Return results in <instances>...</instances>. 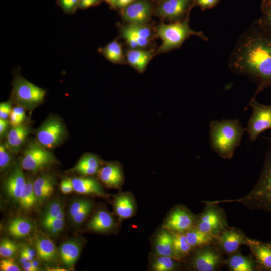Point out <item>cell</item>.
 <instances>
[{
    "instance_id": "obj_1",
    "label": "cell",
    "mask_w": 271,
    "mask_h": 271,
    "mask_svg": "<svg viewBox=\"0 0 271 271\" xmlns=\"http://www.w3.org/2000/svg\"><path fill=\"white\" fill-rule=\"evenodd\" d=\"M230 70L257 85L253 98L271 87V35L257 20L238 39L228 61Z\"/></svg>"
},
{
    "instance_id": "obj_2",
    "label": "cell",
    "mask_w": 271,
    "mask_h": 271,
    "mask_svg": "<svg viewBox=\"0 0 271 271\" xmlns=\"http://www.w3.org/2000/svg\"><path fill=\"white\" fill-rule=\"evenodd\" d=\"M209 127V142L212 150L223 158H231L246 128L242 127L238 119L212 120Z\"/></svg>"
},
{
    "instance_id": "obj_3",
    "label": "cell",
    "mask_w": 271,
    "mask_h": 271,
    "mask_svg": "<svg viewBox=\"0 0 271 271\" xmlns=\"http://www.w3.org/2000/svg\"><path fill=\"white\" fill-rule=\"evenodd\" d=\"M266 139L268 148L260 175L252 190L244 196L236 199L213 201L211 203H239L250 209L271 213V136Z\"/></svg>"
},
{
    "instance_id": "obj_4",
    "label": "cell",
    "mask_w": 271,
    "mask_h": 271,
    "mask_svg": "<svg viewBox=\"0 0 271 271\" xmlns=\"http://www.w3.org/2000/svg\"><path fill=\"white\" fill-rule=\"evenodd\" d=\"M157 33L162 40L159 52L168 51L178 48L191 35H196L204 40L208 38L201 32L191 29L188 19L175 22L173 23L160 24Z\"/></svg>"
},
{
    "instance_id": "obj_5",
    "label": "cell",
    "mask_w": 271,
    "mask_h": 271,
    "mask_svg": "<svg viewBox=\"0 0 271 271\" xmlns=\"http://www.w3.org/2000/svg\"><path fill=\"white\" fill-rule=\"evenodd\" d=\"M12 97L19 106L31 110L42 102L45 89L26 80L19 73L15 74L12 83Z\"/></svg>"
},
{
    "instance_id": "obj_6",
    "label": "cell",
    "mask_w": 271,
    "mask_h": 271,
    "mask_svg": "<svg viewBox=\"0 0 271 271\" xmlns=\"http://www.w3.org/2000/svg\"><path fill=\"white\" fill-rule=\"evenodd\" d=\"M206 207L197 216L194 227L200 231L217 238L228 227L225 214L216 204L204 202Z\"/></svg>"
},
{
    "instance_id": "obj_7",
    "label": "cell",
    "mask_w": 271,
    "mask_h": 271,
    "mask_svg": "<svg viewBox=\"0 0 271 271\" xmlns=\"http://www.w3.org/2000/svg\"><path fill=\"white\" fill-rule=\"evenodd\" d=\"M56 162L54 155L38 143H29L21 160L22 168L36 172L47 168Z\"/></svg>"
},
{
    "instance_id": "obj_8",
    "label": "cell",
    "mask_w": 271,
    "mask_h": 271,
    "mask_svg": "<svg viewBox=\"0 0 271 271\" xmlns=\"http://www.w3.org/2000/svg\"><path fill=\"white\" fill-rule=\"evenodd\" d=\"M249 105L252 113L248 121L246 131L250 140L254 141L264 131L271 129V105L260 103L253 97Z\"/></svg>"
},
{
    "instance_id": "obj_9",
    "label": "cell",
    "mask_w": 271,
    "mask_h": 271,
    "mask_svg": "<svg viewBox=\"0 0 271 271\" xmlns=\"http://www.w3.org/2000/svg\"><path fill=\"white\" fill-rule=\"evenodd\" d=\"M66 135L65 128L58 118L51 116L36 131L38 143L46 149H52L61 143Z\"/></svg>"
},
{
    "instance_id": "obj_10",
    "label": "cell",
    "mask_w": 271,
    "mask_h": 271,
    "mask_svg": "<svg viewBox=\"0 0 271 271\" xmlns=\"http://www.w3.org/2000/svg\"><path fill=\"white\" fill-rule=\"evenodd\" d=\"M213 244L197 248L191 261L193 269L197 271H214L224 263L220 249Z\"/></svg>"
},
{
    "instance_id": "obj_11",
    "label": "cell",
    "mask_w": 271,
    "mask_h": 271,
    "mask_svg": "<svg viewBox=\"0 0 271 271\" xmlns=\"http://www.w3.org/2000/svg\"><path fill=\"white\" fill-rule=\"evenodd\" d=\"M197 218L187 208L178 206L168 215L163 227L170 232L185 233L194 227Z\"/></svg>"
},
{
    "instance_id": "obj_12",
    "label": "cell",
    "mask_w": 271,
    "mask_h": 271,
    "mask_svg": "<svg viewBox=\"0 0 271 271\" xmlns=\"http://www.w3.org/2000/svg\"><path fill=\"white\" fill-rule=\"evenodd\" d=\"M247 238L240 230L227 227L217 238L216 243L229 255L238 251L241 245H246Z\"/></svg>"
},
{
    "instance_id": "obj_13",
    "label": "cell",
    "mask_w": 271,
    "mask_h": 271,
    "mask_svg": "<svg viewBox=\"0 0 271 271\" xmlns=\"http://www.w3.org/2000/svg\"><path fill=\"white\" fill-rule=\"evenodd\" d=\"M194 0H164L157 9L158 14L164 19L175 22L182 21Z\"/></svg>"
},
{
    "instance_id": "obj_14",
    "label": "cell",
    "mask_w": 271,
    "mask_h": 271,
    "mask_svg": "<svg viewBox=\"0 0 271 271\" xmlns=\"http://www.w3.org/2000/svg\"><path fill=\"white\" fill-rule=\"evenodd\" d=\"M246 245L254 257L257 270L271 271V243L247 238Z\"/></svg>"
},
{
    "instance_id": "obj_15",
    "label": "cell",
    "mask_w": 271,
    "mask_h": 271,
    "mask_svg": "<svg viewBox=\"0 0 271 271\" xmlns=\"http://www.w3.org/2000/svg\"><path fill=\"white\" fill-rule=\"evenodd\" d=\"M97 175L103 183L114 189L120 188L124 180L122 167L117 162L109 163L101 166Z\"/></svg>"
},
{
    "instance_id": "obj_16",
    "label": "cell",
    "mask_w": 271,
    "mask_h": 271,
    "mask_svg": "<svg viewBox=\"0 0 271 271\" xmlns=\"http://www.w3.org/2000/svg\"><path fill=\"white\" fill-rule=\"evenodd\" d=\"M151 5L146 0H139L125 8L124 19L131 24L143 25L149 19Z\"/></svg>"
},
{
    "instance_id": "obj_17",
    "label": "cell",
    "mask_w": 271,
    "mask_h": 271,
    "mask_svg": "<svg viewBox=\"0 0 271 271\" xmlns=\"http://www.w3.org/2000/svg\"><path fill=\"white\" fill-rule=\"evenodd\" d=\"M22 167L16 165L6 178L4 187L10 198L19 202L26 180Z\"/></svg>"
},
{
    "instance_id": "obj_18",
    "label": "cell",
    "mask_w": 271,
    "mask_h": 271,
    "mask_svg": "<svg viewBox=\"0 0 271 271\" xmlns=\"http://www.w3.org/2000/svg\"><path fill=\"white\" fill-rule=\"evenodd\" d=\"M70 179L74 190L79 194L107 197L99 183L94 178L75 177Z\"/></svg>"
},
{
    "instance_id": "obj_19",
    "label": "cell",
    "mask_w": 271,
    "mask_h": 271,
    "mask_svg": "<svg viewBox=\"0 0 271 271\" xmlns=\"http://www.w3.org/2000/svg\"><path fill=\"white\" fill-rule=\"evenodd\" d=\"M30 131V127L26 124L12 126L6 136V146L11 152H18Z\"/></svg>"
},
{
    "instance_id": "obj_20",
    "label": "cell",
    "mask_w": 271,
    "mask_h": 271,
    "mask_svg": "<svg viewBox=\"0 0 271 271\" xmlns=\"http://www.w3.org/2000/svg\"><path fill=\"white\" fill-rule=\"evenodd\" d=\"M116 214L120 220L132 217L136 212V203L131 194L124 193L118 195L114 200Z\"/></svg>"
},
{
    "instance_id": "obj_21",
    "label": "cell",
    "mask_w": 271,
    "mask_h": 271,
    "mask_svg": "<svg viewBox=\"0 0 271 271\" xmlns=\"http://www.w3.org/2000/svg\"><path fill=\"white\" fill-rule=\"evenodd\" d=\"M101 166V161L97 156L86 154L80 158L72 171L84 176H92L97 174Z\"/></svg>"
},
{
    "instance_id": "obj_22",
    "label": "cell",
    "mask_w": 271,
    "mask_h": 271,
    "mask_svg": "<svg viewBox=\"0 0 271 271\" xmlns=\"http://www.w3.org/2000/svg\"><path fill=\"white\" fill-rule=\"evenodd\" d=\"M55 180L49 174H42L33 182L34 192L38 202L42 204L54 191Z\"/></svg>"
},
{
    "instance_id": "obj_23",
    "label": "cell",
    "mask_w": 271,
    "mask_h": 271,
    "mask_svg": "<svg viewBox=\"0 0 271 271\" xmlns=\"http://www.w3.org/2000/svg\"><path fill=\"white\" fill-rule=\"evenodd\" d=\"M81 246L75 239H70L63 242L59 248V253L62 262L68 268L72 267L78 259Z\"/></svg>"
},
{
    "instance_id": "obj_24",
    "label": "cell",
    "mask_w": 271,
    "mask_h": 271,
    "mask_svg": "<svg viewBox=\"0 0 271 271\" xmlns=\"http://www.w3.org/2000/svg\"><path fill=\"white\" fill-rule=\"evenodd\" d=\"M115 226V221L109 212L101 209L96 212L88 223V228L97 232H106Z\"/></svg>"
},
{
    "instance_id": "obj_25",
    "label": "cell",
    "mask_w": 271,
    "mask_h": 271,
    "mask_svg": "<svg viewBox=\"0 0 271 271\" xmlns=\"http://www.w3.org/2000/svg\"><path fill=\"white\" fill-rule=\"evenodd\" d=\"M226 261L231 271H254L257 270L256 264L252 257L245 256L237 251L230 255Z\"/></svg>"
},
{
    "instance_id": "obj_26",
    "label": "cell",
    "mask_w": 271,
    "mask_h": 271,
    "mask_svg": "<svg viewBox=\"0 0 271 271\" xmlns=\"http://www.w3.org/2000/svg\"><path fill=\"white\" fill-rule=\"evenodd\" d=\"M154 249L156 255L168 256L176 260L170 231L164 229L158 234L155 239Z\"/></svg>"
},
{
    "instance_id": "obj_27",
    "label": "cell",
    "mask_w": 271,
    "mask_h": 271,
    "mask_svg": "<svg viewBox=\"0 0 271 271\" xmlns=\"http://www.w3.org/2000/svg\"><path fill=\"white\" fill-rule=\"evenodd\" d=\"M35 246L39 257L43 261L52 262L57 258L58 253L55 245L48 237L40 236L38 238Z\"/></svg>"
},
{
    "instance_id": "obj_28",
    "label": "cell",
    "mask_w": 271,
    "mask_h": 271,
    "mask_svg": "<svg viewBox=\"0 0 271 271\" xmlns=\"http://www.w3.org/2000/svg\"><path fill=\"white\" fill-rule=\"evenodd\" d=\"M171 233L175 259L178 261L189 255L193 248L188 242L185 233Z\"/></svg>"
},
{
    "instance_id": "obj_29",
    "label": "cell",
    "mask_w": 271,
    "mask_h": 271,
    "mask_svg": "<svg viewBox=\"0 0 271 271\" xmlns=\"http://www.w3.org/2000/svg\"><path fill=\"white\" fill-rule=\"evenodd\" d=\"M186 239L193 248H197L217 242V238L204 233L195 227L185 232Z\"/></svg>"
},
{
    "instance_id": "obj_30",
    "label": "cell",
    "mask_w": 271,
    "mask_h": 271,
    "mask_svg": "<svg viewBox=\"0 0 271 271\" xmlns=\"http://www.w3.org/2000/svg\"><path fill=\"white\" fill-rule=\"evenodd\" d=\"M33 229V224L29 220L23 218H16L10 222L9 233L16 238H24L28 236Z\"/></svg>"
},
{
    "instance_id": "obj_31",
    "label": "cell",
    "mask_w": 271,
    "mask_h": 271,
    "mask_svg": "<svg viewBox=\"0 0 271 271\" xmlns=\"http://www.w3.org/2000/svg\"><path fill=\"white\" fill-rule=\"evenodd\" d=\"M129 64L139 72H143L151 58L150 52L138 49L130 50L127 54Z\"/></svg>"
},
{
    "instance_id": "obj_32",
    "label": "cell",
    "mask_w": 271,
    "mask_h": 271,
    "mask_svg": "<svg viewBox=\"0 0 271 271\" xmlns=\"http://www.w3.org/2000/svg\"><path fill=\"white\" fill-rule=\"evenodd\" d=\"M38 202L33 187V182L28 180L20 195L19 203L22 209L25 211L31 210Z\"/></svg>"
},
{
    "instance_id": "obj_33",
    "label": "cell",
    "mask_w": 271,
    "mask_h": 271,
    "mask_svg": "<svg viewBox=\"0 0 271 271\" xmlns=\"http://www.w3.org/2000/svg\"><path fill=\"white\" fill-rule=\"evenodd\" d=\"M134 38L139 47L147 46L151 35L150 30L143 25L130 24L124 28Z\"/></svg>"
},
{
    "instance_id": "obj_34",
    "label": "cell",
    "mask_w": 271,
    "mask_h": 271,
    "mask_svg": "<svg viewBox=\"0 0 271 271\" xmlns=\"http://www.w3.org/2000/svg\"><path fill=\"white\" fill-rule=\"evenodd\" d=\"M99 51L109 61L113 63L122 62L123 59L122 49L121 44L116 40H113Z\"/></svg>"
},
{
    "instance_id": "obj_35",
    "label": "cell",
    "mask_w": 271,
    "mask_h": 271,
    "mask_svg": "<svg viewBox=\"0 0 271 271\" xmlns=\"http://www.w3.org/2000/svg\"><path fill=\"white\" fill-rule=\"evenodd\" d=\"M177 260L168 256L156 255L152 263L154 271H172L177 267Z\"/></svg>"
},
{
    "instance_id": "obj_36",
    "label": "cell",
    "mask_w": 271,
    "mask_h": 271,
    "mask_svg": "<svg viewBox=\"0 0 271 271\" xmlns=\"http://www.w3.org/2000/svg\"><path fill=\"white\" fill-rule=\"evenodd\" d=\"M63 210L62 204L58 201H53L46 207L42 219V225L44 227L51 220L57 218Z\"/></svg>"
},
{
    "instance_id": "obj_37",
    "label": "cell",
    "mask_w": 271,
    "mask_h": 271,
    "mask_svg": "<svg viewBox=\"0 0 271 271\" xmlns=\"http://www.w3.org/2000/svg\"><path fill=\"white\" fill-rule=\"evenodd\" d=\"M261 17L258 20L263 28L271 35V0H262Z\"/></svg>"
},
{
    "instance_id": "obj_38",
    "label": "cell",
    "mask_w": 271,
    "mask_h": 271,
    "mask_svg": "<svg viewBox=\"0 0 271 271\" xmlns=\"http://www.w3.org/2000/svg\"><path fill=\"white\" fill-rule=\"evenodd\" d=\"M64 226V214L63 210L61 211L59 216L51 220L44 227L51 234L56 235L60 232Z\"/></svg>"
},
{
    "instance_id": "obj_39",
    "label": "cell",
    "mask_w": 271,
    "mask_h": 271,
    "mask_svg": "<svg viewBox=\"0 0 271 271\" xmlns=\"http://www.w3.org/2000/svg\"><path fill=\"white\" fill-rule=\"evenodd\" d=\"M25 119L26 114L24 108L18 105L12 108L9 116L10 123L12 126L22 124Z\"/></svg>"
},
{
    "instance_id": "obj_40",
    "label": "cell",
    "mask_w": 271,
    "mask_h": 271,
    "mask_svg": "<svg viewBox=\"0 0 271 271\" xmlns=\"http://www.w3.org/2000/svg\"><path fill=\"white\" fill-rule=\"evenodd\" d=\"M18 246L16 243L8 239H3L0 244V255L1 257L9 258L17 251Z\"/></svg>"
},
{
    "instance_id": "obj_41",
    "label": "cell",
    "mask_w": 271,
    "mask_h": 271,
    "mask_svg": "<svg viewBox=\"0 0 271 271\" xmlns=\"http://www.w3.org/2000/svg\"><path fill=\"white\" fill-rule=\"evenodd\" d=\"M10 151L5 144L1 142L0 144V169L1 172L6 170L11 165L12 157Z\"/></svg>"
},
{
    "instance_id": "obj_42",
    "label": "cell",
    "mask_w": 271,
    "mask_h": 271,
    "mask_svg": "<svg viewBox=\"0 0 271 271\" xmlns=\"http://www.w3.org/2000/svg\"><path fill=\"white\" fill-rule=\"evenodd\" d=\"M91 201L86 199H78L72 202L69 209V215L72 219L83 209Z\"/></svg>"
},
{
    "instance_id": "obj_43",
    "label": "cell",
    "mask_w": 271,
    "mask_h": 271,
    "mask_svg": "<svg viewBox=\"0 0 271 271\" xmlns=\"http://www.w3.org/2000/svg\"><path fill=\"white\" fill-rule=\"evenodd\" d=\"M80 0H58V4L66 14H73L79 9Z\"/></svg>"
},
{
    "instance_id": "obj_44",
    "label": "cell",
    "mask_w": 271,
    "mask_h": 271,
    "mask_svg": "<svg viewBox=\"0 0 271 271\" xmlns=\"http://www.w3.org/2000/svg\"><path fill=\"white\" fill-rule=\"evenodd\" d=\"M93 207V203L90 201L83 209L79 212L72 219V221L76 225L82 224L90 214Z\"/></svg>"
},
{
    "instance_id": "obj_45",
    "label": "cell",
    "mask_w": 271,
    "mask_h": 271,
    "mask_svg": "<svg viewBox=\"0 0 271 271\" xmlns=\"http://www.w3.org/2000/svg\"><path fill=\"white\" fill-rule=\"evenodd\" d=\"M0 268L2 271H19V267L10 259H3L0 261Z\"/></svg>"
},
{
    "instance_id": "obj_46",
    "label": "cell",
    "mask_w": 271,
    "mask_h": 271,
    "mask_svg": "<svg viewBox=\"0 0 271 271\" xmlns=\"http://www.w3.org/2000/svg\"><path fill=\"white\" fill-rule=\"evenodd\" d=\"M12 103L11 101L1 103L0 119L7 120L11 112Z\"/></svg>"
},
{
    "instance_id": "obj_47",
    "label": "cell",
    "mask_w": 271,
    "mask_h": 271,
    "mask_svg": "<svg viewBox=\"0 0 271 271\" xmlns=\"http://www.w3.org/2000/svg\"><path fill=\"white\" fill-rule=\"evenodd\" d=\"M220 0H196V4L202 9H210L215 6Z\"/></svg>"
},
{
    "instance_id": "obj_48",
    "label": "cell",
    "mask_w": 271,
    "mask_h": 271,
    "mask_svg": "<svg viewBox=\"0 0 271 271\" xmlns=\"http://www.w3.org/2000/svg\"><path fill=\"white\" fill-rule=\"evenodd\" d=\"M60 190L64 194L70 193L74 190L70 179H65L61 182Z\"/></svg>"
},
{
    "instance_id": "obj_49",
    "label": "cell",
    "mask_w": 271,
    "mask_h": 271,
    "mask_svg": "<svg viewBox=\"0 0 271 271\" xmlns=\"http://www.w3.org/2000/svg\"><path fill=\"white\" fill-rule=\"evenodd\" d=\"M100 0H80L79 9H86L95 6L100 2Z\"/></svg>"
},
{
    "instance_id": "obj_50",
    "label": "cell",
    "mask_w": 271,
    "mask_h": 271,
    "mask_svg": "<svg viewBox=\"0 0 271 271\" xmlns=\"http://www.w3.org/2000/svg\"><path fill=\"white\" fill-rule=\"evenodd\" d=\"M10 122L8 120L0 119V136L3 138L7 136L9 131L8 127Z\"/></svg>"
},
{
    "instance_id": "obj_51",
    "label": "cell",
    "mask_w": 271,
    "mask_h": 271,
    "mask_svg": "<svg viewBox=\"0 0 271 271\" xmlns=\"http://www.w3.org/2000/svg\"><path fill=\"white\" fill-rule=\"evenodd\" d=\"M136 0H117L116 6L120 8H125L131 3H133Z\"/></svg>"
},
{
    "instance_id": "obj_52",
    "label": "cell",
    "mask_w": 271,
    "mask_h": 271,
    "mask_svg": "<svg viewBox=\"0 0 271 271\" xmlns=\"http://www.w3.org/2000/svg\"><path fill=\"white\" fill-rule=\"evenodd\" d=\"M22 250L33 257H34L36 255L35 251L28 246H25L23 248Z\"/></svg>"
},
{
    "instance_id": "obj_53",
    "label": "cell",
    "mask_w": 271,
    "mask_h": 271,
    "mask_svg": "<svg viewBox=\"0 0 271 271\" xmlns=\"http://www.w3.org/2000/svg\"><path fill=\"white\" fill-rule=\"evenodd\" d=\"M22 265L24 270L34 271L31 261H28Z\"/></svg>"
},
{
    "instance_id": "obj_54",
    "label": "cell",
    "mask_w": 271,
    "mask_h": 271,
    "mask_svg": "<svg viewBox=\"0 0 271 271\" xmlns=\"http://www.w3.org/2000/svg\"><path fill=\"white\" fill-rule=\"evenodd\" d=\"M20 261L21 262V263L22 264H24L25 263L27 262L28 261V259L27 258V257L25 256V255H24V254L23 253L22 251H21V254H20Z\"/></svg>"
},
{
    "instance_id": "obj_55",
    "label": "cell",
    "mask_w": 271,
    "mask_h": 271,
    "mask_svg": "<svg viewBox=\"0 0 271 271\" xmlns=\"http://www.w3.org/2000/svg\"><path fill=\"white\" fill-rule=\"evenodd\" d=\"M32 262V267L34 269V270H38V267L39 266V262L36 260H33Z\"/></svg>"
},
{
    "instance_id": "obj_56",
    "label": "cell",
    "mask_w": 271,
    "mask_h": 271,
    "mask_svg": "<svg viewBox=\"0 0 271 271\" xmlns=\"http://www.w3.org/2000/svg\"><path fill=\"white\" fill-rule=\"evenodd\" d=\"M23 253L24 254L25 256L27 257V258L28 260V261H32L34 260V257L31 256V255L28 254L27 253L25 252L24 250H22Z\"/></svg>"
},
{
    "instance_id": "obj_57",
    "label": "cell",
    "mask_w": 271,
    "mask_h": 271,
    "mask_svg": "<svg viewBox=\"0 0 271 271\" xmlns=\"http://www.w3.org/2000/svg\"><path fill=\"white\" fill-rule=\"evenodd\" d=\"M110 5L113 6H116L117 0H106Z\"/></svg>"
}]
</instances>
